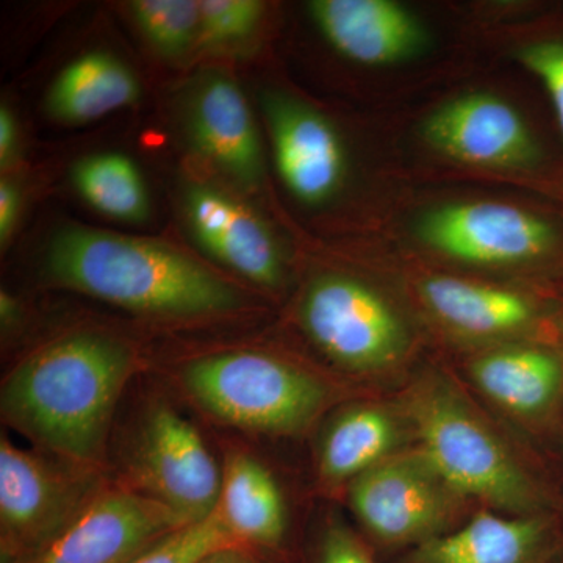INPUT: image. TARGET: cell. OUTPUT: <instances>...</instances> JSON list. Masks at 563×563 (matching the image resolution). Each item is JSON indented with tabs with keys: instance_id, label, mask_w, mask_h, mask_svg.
<instances>
[{
	"instance_id": "52a82bcc",
	"label": "cell",
	"mask_w": 563,
	"mask_h": 563,
	"mask_svg": "<svg viewBox=\"0 0 563 563\" xmlns=\"http://www.w3.org/2000/svg\"><path fill=\"white\" fill-rule=\"evenodd\" d=\"M301 321L325 355L357 372L387 368L409 344L395 307L369 285L340 274H325L309 285Z\"/></svg>"
},
{
	"instance_id": "7a4b0ae2",
	"label": "cell",
	"mask_w": 563,
	"mask_h": 563,
	"mask_svg": "<svg viewBox=\"0 0 563 563\" xmlns=\"http://www.w3.org/2000/svg\"><path fill=\"white\" fill-rule=\"evenodd\" d=\"M47 269L58 284L132 312L198 318L232 312L242 303L232 285L188 255L98 229L57 233Z\"/></svg>"
},
{
	"instance_id": "2e32d148",
	"label": "cell",
	"mask_w": 563,
	"mask_h": 563,
	"mask_svg": "<svg viewBox=\"0 0 563 563\" xmlns=\"http://www.w3.org/2000/svg\"><path fill=\"white\" fill-rule=\"evenodd\" d=\"M236 542L262 554L277 550L287 532V509L279 484L257 459L235 453L225 459L218 504Z\"/></svg>"
},
{
	"instance_id": "44dd1931",
	"label": "cell",
	"mask_w": 563,
	"mask_h": 563,
	"mask_svg": "<svg viewBox=\"0 0 563 563\" xmlns=\"http://www.w3.org/2000/svg\"><path fill=\"white\" fill-rule=\"evenodd\" d=\"M398 428L377 406H357L332 422L321 443L320 473L328 483L354 481L390 457Z\"/></svg>"
},
{
	"instance_id": "8fae6325",
	"label": "cell",
	"mask_w": 563,
	"mask_h": 563,
	"mask_svg": "<svg viewBox=\"0 0 563 563\" xmlns=\"http://www.w3.org/2000/svg\"><path fill=\"white\" fill-rule=\"evenodd\" d=\"M422 136L433 150L479 168H528L540 157L520 111L492 92H468L444 103L424 121Z\"/></svg>"
},
{
	"instance_id": "cb8c5ba5",
	"label": "cell",
	"mask_w": 563,
	"mask_h": 563,
	"mask_svg": "<svg viewBox=\"0 0 563 563\" xmlns=\"http://www.w3.org/2000/svg\"><path fill=\"white\" fill-rule=\"evenodd\" d=\"M232 547L243 548L217 509L206 520L181 526L132 563H199L214 551Z\"/></svg>"
},
{
	"instance_id": "4fadbf2b",
	"label": "cell",
	"mask_w": 563,
	"mask_h": 563,
	"mask_svg": "<svg viewBox=\"0 0 563 563\" xmlns=\"http://www.w3.org/2000/svg\"><path fill=\"white\" fill-rule=\"evenodd\" d=\"M309 10L333 49L361 65L407 60L428 43L412 11L391 0H313Z\"/></svg>"
},
{
	"instance_id": "ffe728a7",
	"label": "cell",
	"mask_w": 563,
	"mask_h": 563,
	"mask_svg": "<svg viewBox=\"0 0 563 563\" xmlns=\"http://www.w3.org/2000/svg\"><path fill=\"white\" fill-rule=\"evenodd\" d=\"M140 95L139 79L128 65L107 52H91L62 70L47 107L57 120L81 124L132 106Z\"/></svg>"
},
{
	"instance_id": "83f0119b",
	"label": "cell",
	"mask_w": 563,
	"mask_h": 563,
	"mask_svg": "<svg viewBox=\"0 0 563 563\" xmlns=\"http://www.w3.org/2000/svg\"><path fill=\"white\" fill-rule=\"evenodd\" d=\"M21 209L20 190L10 180L0 184V242L5 243L16 225Z\"/></svg>"
},
{
	"instance_id": "d4e9b609",
	"label": "cell",
	"mask_w": 563,
	"mask_h": 563,
	"mask_svg": "<svg viewBox=\"0 0 563 563\" xmlns=\"http://www.w3.org/2000/svg\"><path fill=\"white\" fill-rule=\"evenodd\" d=\"M263 3L255 0H199L201 35L209 44L246 40L262 20Z\"/></svg>"
},
{
	"instance_id": "d6986e66",
	"label": "cell",
	"mask_w": 563,
	"mask_h": 563,
	"mask_svg": "<svg viewBox=\"0 0 563 563\" xmlns=\"http://www.w3.org/2000/svg\"><path fill=\"white\" fill-rule=\"evenodd\" d=\"M543 540L539 518L481 512L457 531L422 542L415 563H532Z\"/></svg>"
},
{
	"instance_id": "e0dca14e",
	"label": "cell",
	"mask_w": 563,
	"mask_h": 563,
	"mask_svg": "<svg viewBox=\"0 0 563 563\" xmlns=\"http://www.w3.org/2000/svg\"><path fill=\"white\" fill-rule=\"evenodd\" d=\"M422 302L437 320L463 335L495 339L523 331L536 309L520 292L451 276L421 282Z\"/></svg>"
},
{
	"instance_id": "ac0fdd59",
	"label": "cell",
	"mask_w": 563,
	"mask_h": 563,
	"mask_svg": "<svg viewBox=\"0 0 563 563\" xmlns=\"http://www.w3.org/2000/svg\"><path fill=\"white\" fill-rule=\"evenodd\" d=\"M470 373L487 398L520 417H539L550 410L563 387L561 358L537 346L485 352L472 363Z\"/></svg>"
},
{
	"instance_id": "5bb4252c",
	"label": "cell",
	"mask_w": 563,
	"mask_h": 563,
	"mask_svg": "<svg viewBox=\"0 0 563 563\" xmlns=\"http://www.w3.org/2000/svg\"><path fill=\"white\" fill-rule=\"evenodd\" d=\"M187 213L196 239L218 261L263 287L280 285L279 246L251 210L220 191L195 187L188 191Z\"/></svg>"
},
{
	"instance_id": "9a60e30c",
	"label": "cell",
	"mask_w": 563,
	"mask_h": 563,
	"mask_svg": "<svg viewBox=\"0 0 563 563\" xmlns=\"http://www.w3.org/2000/svg\"><path fill=\"white\" fill-rule=\"evenodd\" d=\"M191 133L198 150L244 187L257 185L263 173L262 144L250 106L239 85L211 76L196 92Z\"/></svg>"
},
{
	"instance_id": "7402d4cb",
	"label": "cell",
	"mask_w": 563,
	"mask_h": 563,
	"mask_svg": "<svg viewBox=\"0 0 563 563\" xmlns=\"http://www.w3.org/2000/svg\"><path fill=\"white\" fill-rule=\"evenodd\" d=\"M73 179L85 201L103 214L141 222L150 213L146 185L135 163L125 155H90L77 163Z\"/></svg>"
},
{
	"instance_id": "277c9868",
	"label": "cell",
	"mask_w": 563,
	"mask_h": 563,
	"mask_svg": "<svg viewBox=\"0 0 563 563\" xmlns=\"http://www.w3.org/2000/svg\"><path fill=\"white\" fill-rule=\"evenodd\" d=\"M181 379L207 412L246 431H302L328 401L317 377L262 352L206 355L187 365Z\"/></svg>"
},
{
	"instance_id": "f1b7e54d",
	"label": "cell",
	"mask_w": 563,
	"mask_h": 563,
	"mask_svg": "<svg viewBox=\"0 0 563 563\" xmlns=\"http://www.w3.org/2000/svg\"><path fill=\"white\" fill-rule=\"evenodd\" d=\"M18 146V125L9 107L0 109V165H10Z\"/></svg>"
},
{
	"instance_id": "3957f363",
	"label": "cell",
	"mask_w": 563,
	"mask_h": 563,
	"mask_svg": "<svg viewBox=\"0 0 563 563\" xmlns=\"http://www.w3.org/2000/svg\"><path fill=\"white\" fill-rule=\"evenodd\" d=\"M409 413L421 454L455 495L514 514L536 506L537 492L523 468L450 385H420L410 398Z\"/></svg>"
},
{
	"instance_id": "7c38bea8",
	"label": "cell",
	"mask_w": 563,
	"mask_h": 563,
	"mask_svg": "<svg viewBox=\"0 0 563 563\" xmlns=\"http://www.w3.org/2000/svg\"><path fill=\"white\" fill-rule=\"evenodd\" d=\"M262 107L277 169L288 190L310 206L331 199L344 176L343 144L331 122L279 92L263 95Z\"/></svg>"
},
{
	"instance_id": "9c48e42d",
	"label": "cell",
	"mask_w": 563,
	"mask_h": 563,
	"mask_svg": "<svg viewBox=\"0 0 563 563\" xmlns=\"http://www.w3.org/2000/svg\"><path fill=\"white\" fill-rule=\"evenodd\" d=\"M185 525L128 484H109L52 542L11 563H132Z\"/></svg>"
},
{
	"instance_id": "4316f807",
	"label": "cell",
	"mask_w": 563,
	"mask_h": 563,
	"mask_svg": "<svg viewBox=\"0 0 563 563\" xmlns=\"http://www.w3.org/2000/svg\"><path fill=\"white\" fill-rule=\"evenodd\" d=\"M317 563H374V561L350 529L332 523L322 533Z\"/></svg>"
},
{
	"instance_id": "5b68a950",
	"label": "cell",
	"mask_w": 563,
	"mask_h": 563,
	"mask_svg": "<svg viewBox=\"0 0 563 563\" xmlns=\"http://www.w3.org/2000/svg\"><path fill=\"white\" fill-rule=\"evenodd\" d=\"M102 466L40 448L0 442V561L35 553L65 531L103 490Z\"/></svg>"
},
{
	"instance_id": "8992f818",
	"label": "cell",
	"mask_w": 563,
	"mask_h": 563,
	"mask_svg": "<svg viewBox=\"0 0 563 563\" xmlns=\"http://www.w3.org/2000/svg\"><path fill=\"white\" fill-rule=\"evenodd\" d=\"M129 487L155 499L187 523L206 520L220 504L222 470L201 432L168 404L141 421L128 459Z\"/></svg>"
},
{
	"instance_id": "30bf717a",
	"label": "cell",
	"mask_w": 563,
	"mask_h": 563,
	"mask_svg": "<svg viewBox=\"0 0 563 563\" xmlns=\"http://www.w3.org/2000/svg\"><path fill=\"white\" fill-rule=\"evenodd\" d=\"M455 493L428 459L418 453L390 455L352 481V510L376 539L409 543L432 539L450 517Z\"/></svg>"
},
{
	"instance_id": "6da1fadb",
	"label": "cell",
	"mask_w": 563,
	"mask_h": 563,
	"mask_svg": "<svg viewBox=\"0 0 563 563\" xmlns=\"http://www.w3.org/2000/svg\"><path fill=\"white\" fill-rule=\"evenodd\" d=\"M133 368L131 347L111 336H63L3 380V421L40 450L106 468L111 421Z\"/></svg>"
},
{
	"instance_id": "f546056e",
	"label": "cell",
	"mask_w": 563,
	"mask_h": 563,
	"mask_svg": "<svg viewBox=\"0 0 563 563\" xmlns=\"http://www.w3.org/2000/svg\"><path fill=\"white\" fill-rule=\"evenodd\" d=\"M199 563H265L263 562L262 554L255 551L247 550V548L232 547L224 548V550L214 551L207 555L203 561Z\"/></svg>"
},
{
	"instance_id": "603a6c76",
	"label": "cell",
	"mask_w": 563,
	"mask_h": 563,
	"mask_svg": "<svg viewBox=\"0 0 563 563\" xmlns=\"http://www.w3.org/2000/svg\"><path fill=\"white\" fill-rule=\"evenodd\" d=\"M132 13L152 46L168 57L185 54L201 35L195 0H136Z\"/></svg>"
},
{
	"instance_id": "ba28073f",
	"label": "cell",
	"mask_w": 563,
	"mask_h": 563,
	"mask_svg": "<svg viewBox=\"0 0 563 563\" xmlns=\"http://www.w3.org/2000/svg\"><path fill=\"white\" fill-rule=\"evenodd\" d=\"M431 250L473 265H525L553 254L558 231L550 221L512 203L470 201L426 211L415 228Z\"/></svg>"
},
{
	"instance_id": "484cf974",
	"label": "cell",
	"mask_w": 563,
	"mask_h": 563,
	"mask_svg": "<svg viewBox=\"0 0 563 563\" xmlns=\"http://www.w3.org/2000/svg\"><path fill=\"white\" fill-rule=\"evenodd\" d=\"M517 58L539 77L553 102L563 136V41H536L517 52Z\"/></svg>"
},
{
	"instance_id": "4dcf8cb0",
	"label": "cell",
	"mask_w": 563,
	"mask_h": 563,
	"mask_svg": "<svg viewBox=\"0 0 563 563\" xmlns=\"http://www.w3.org/2000/svg\"><path fill=\"white\" fill-rule=\"evenodd\" d=\"M0 313H2L3 324H10V322L16 321V302L13 301L10 295H5V292H2V296H0Z\"/></svg>"
}]
</instances>
